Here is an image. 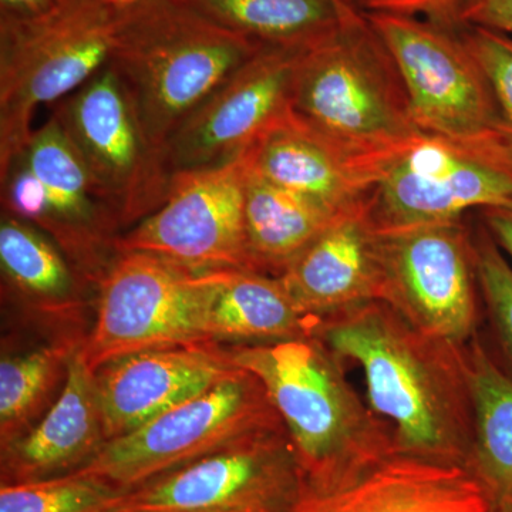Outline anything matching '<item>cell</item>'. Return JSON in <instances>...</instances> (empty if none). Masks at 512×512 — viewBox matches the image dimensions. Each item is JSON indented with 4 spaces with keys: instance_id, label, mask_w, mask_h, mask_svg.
<instances>
[{
    "instance_id": "cell-1",
    "label": "cell",
    "mask_w": 512,
    "mask_h": 512,
    "mask_svg": "<svg viewBox=\"0 0 512 512\" xmlns=\"http://www.w3.org/2000/svg\"><path fill=\"white\" fill-rule=\"evenodd\" d=\"M315 336L362 367L367 403L392 427L397 454L468 471L474 407L466 346L421 332L379 301L320 320Z\"/></svg>"
},
{
    "instance_id": "cell-2",
    "label": "cell",
    "mask_w": 512,
    "mask_h": 512,
    "mask_svg": "<svg viewBox=\"0 0 512 512\" xmlns=\"http://www.w3.org/2000/svg\"><path fill=\"white\" fill-rule=\"evenodd\" d=\"M234 365L264 384L281 417L306 487H350L396 456L392 427L363 402L345 362L315 335L266 345H222Z\"/></svg>"
},
{
    "instance_id": "cell-3",
    "label": "cell",
    "mask_w": 512,
    "mask_h": 512,
    "mask_svg": "<svg viewBox=\"0 0 512 512\" xmlns=\"http://www.w3.org/2000/svg\"><path fill=\"white\" fill-rule=\"evenodd\" d=\"M261 49L177 0H140L120 9L109 63L165 156L178 128Z\"/></svg>"
},
{
    "instance_id": "cell-4",
    "label": "cell",
    "mask_w": 512,
    "mask_h": 512,
    "mask_svg": "<svg viewBox=\"0 0 512 512\" xmlns=\"http://www.w3.org/2000/svg\"><path fill=\"white\" fill-rule=\"evenodd\" d=\"M291 114L320 136L362 151H392L426 134L414 126L402 79L366 15L303 50Z\"/></svg>"
},
{
    "instance_id": "cell-5",
    "label": "cell",
    "mask_w": 512,
    "mask_h": 512,
    "mask_svg": "<svg viewBox=\"0 0 512 512\" xmlns=\"http://www.w3.org/2000/svg\"><path fill=\"white\" fill-rule=\"evenodd\" d=\"M120 9L64 0L45 18L0 23V168L32 137L37 107L76 92L110 62Z\"/></svg>"
},
{
    "instance_id": "cell-6",
    "label": "cell",
    "mask_w": 512,
    "mask_h": 512,
    "mask_svg": "<svg viewBox=\"0 0 512 512\" xmlns=\"http://www.w3.org/2000/svg\"><path fill=\"white\" fill-rule=\"evenodd\" d=\"M366 18L399 72L414 126L512 170L494 94L466 42L413 16L372 12Z\"/></svg>"
},
{
    "instance_id": "cell-7",
    "label": "cell",
    "mask_w": 512,
    "mask_h": 512,
    "mask_svg": "<svg viewBox=\"0 0 512 512\" xmlns=\"http://www.w3.org/2000/svg\"><path fill=\"white\" fill-rule=\"evenodd\" d=\"M284 426L264 384L245 369L144 426L106 441L80 470L128 493L254 431Z\"/></svg>"
},
{
    "instance_id": "cell-8",
    "label": "cell",
    "mask_w": 512,
    "mask_h": 512,
    "mask_svg": "<svg viewBox=\"0 0 512 512\" xmlns=\"http://www.w3.org/2000/svg\"><path fill=\"white\" fill-rule=\"evenodd\" d=\"M52 116L82 158L120 234L164 204L173 174L113 64L53 104Z\"/></svg>"
},
{
    "instance_id": "cell-9",
    "label": "cell",
    "mask_w": 512,
    "mask_h": 512,
    "mask_svg": "<svg viewBox=\"0 0 512 512\" xmlns=\"http://www.w3.org/2000/svg\"><path fill=\"white\" fill-rule=\"evenodd\" d=\"M0 187L2 212L40 229L96 289L116 254L120 228L52 114L0 168Z\"/></svg>"
},
{
    "instance_id": "cell-10",
    "label": "cell",
    "mask_w": 512,
    "mask_h": 512,
    "mask_svg": "<svg viewBox=\"0 0 512 512\" xmlns=\"http://www.w3.org/2000/svg\"><path fill=\"white\" fill-rule=\"evenodd\" d=\"M205 343L204 274L146 252H116L96 286V319L80 348L90 369Z\"/></svg>"
},
{
    "instance_id": "cell-11",
    "label": "cell",
    "mask_w": 512,
    "mask_h": 512,
    "mask_svg": "<svg viewBox=\"0 0 512 512\" xmlns=\"http://www.w3.org/2000/svg\"><path fill=\"white\" fill-rule=\"evenodd\" d=\"M383 301L414 328L466 346L484 319L474 237L463 220L379 229Z\"/></svg>"
},
{
    "instance_id": "cell-12",
    "label": "cell",
    "mask_w": 512,
    "mask_h": 512,
    "mask_svg": "<svg viewBox=\"0 0 512 512\" xmlns=\"http://www.w3.org/2000/svg\"><path fill=\"white\" fill-rule=\"evenodd\" d=\"M305 493L298 454L278 426L128 491L119 512H295Z\"/></svg>"
},
{
    "instance_id": "cell-13",
    "label": "cell",
    "mask_w": 512,
    "mask_h": 512,
    "mask_svg": "<svg viewBox=\"0 0 512 512\" xmlns=\"http://www.w3.org/2000/svg\"><path fill=\"white\" fill-rule=\"evenodd\" d=\"M244 154L231 163L175 173L164 204L114 239L116 252H146L194 272L252 269L245 228Z\"/></svg>"
},
{
    "instance_id": "cell-14",
    "label": "cell",
    "mask_w": 512,
    "mask_h": 512,
    "mask_svg": "<svg viewBox=\"0 0 512 512\" xmlns=\"http://www.w3.org/2000/svg\"><path fill=\"white\" fill-rule=\"evenodd\" d=\"M512 204V170L480 151L421 136L387 168L369 198L377 228L463 220L471 210Z\"/></svg>"
},
{
    "instance_id": "cell-15",
    "label": "cell",
    "mask_w": 512,
    "mask_h": 512,
    "mask_svg": "<svg viewBox=\"0 0 512 512\" xmlns=\"http://www.w3.org/2000/svg\"><path fill=\"white\" fill-rule=\"evenodd\" d=\"M305 49L264 47L232 73L168 141L171 174L231 163L282 123Z\"/></svg>"
},
{
    "instance_id": "cell-16",
    "label": "cell",
    "mask_w": 512,
    "mask_h": 512,
    "mask_svg": "<svg viewBox=\"0 0 512 512\" xmlns=\"http://www.w3.org/2000/svg\"><path fill=\"white\" fill-rule=\"evenodd\" d=\"M404 148L356 150L320 136L289 114L259 138L244 158L252 173L345 214L369 200Z\"/></svg>"
},
{
    "instance_id": "cell-17",
    "label": "cell",
    "mask_w": 512,
    "mask_h": 512,
    "mask_svg": "<svg viewBox=\"0 0 512 512\" xmlns=\"http://www.w3.org/2000/svg\"><path fill=\"white\" fill-rule=\"evenodd\" d=\"M241 367L215 343L154 349L94 370L107 441L207 392Z\"/></svg>"
},
{
    "instance_id": "cell-18",
    "label": "cell",
    "mask_w": 512,
    "mask_h": 512,
    "mask_svg": "<svg viewBox=\"0 0 512 512\" xmlns=\"http://www.w3.org/2000/svg\"><path fill=\"white\" fill-rule=\"evenodd\" d=\"M279 278L301 311L319 323L356 306L382 302L379 228L369 200L340 215Z\"/></svg>"
},
{
    "instance_id": "cell-19",
    "label": "cell",
    "mask_w": 512,
    "mask_h": 512,
    "mask_svg": "<svg viewBox=\"0 0 512 512\" xmlns=\"http://www.w3.org/2000/svg\"><path fill=\"white\" fill-rule=\"evenodd\" d=\"M106 441L94 370L79 349L53 406L25 436L0 448V481L25 483L74 473Z\"/></svg>"
},
{
    "instance_id": "cell-20",
    "label": "cell",
    "mask_w": 512,
    "mask_h": 512,
    "mask_svg": "<svg viewBox=\"0 0 512 512\" xmlns=\"http://www.w3.org/2000/svg\"><path fill=\"white\" fill-rule=\"evenodd\" d=\"M480 485L464 468L390 457L365 478L332 493L308 490L295 512H488Z\"/></svg>"
},
{
    "instance_id": "cell-21",
    "label": "cell",
    "mask_w": 512,
    "mask_h": 512,
    "mask_svg": "<svg viewBox=\"0 0 512 512\" xmlns=\"http://www.w3.org/2000/svg\"><path fill=\"white\" fill-rule=\"evenodd\" d=\"M205 279V336L215 345H266L315 335L279 276L227 269Z\"/></svg>"
},
{
    "instance_id": "cell-22",
    "label": "cell",
    "mask_w": 512,
    "mask_h": 512,
    "mask_svg": "<svg viewBox=\"0 0 512 512\" xmlns=\"http://www.w3.org/2000/svg\"><path fill=\"white\" fill-rule=\"evenodd\" d=\"M0 268L3 295L37 316H76L84 293L93 288L52 239L6 212L0 221Z\"/></svg>"
},
{
    "instance_id": "cell-23",
    "label": "cell",
    "mask_w": 512,
    "mask_h": 512,
    "mask_svg": "<svg viewBox=\"0 0 512 512\" xmlns=\"http://www.w3.org/2000/svg\"><path fill=\"white\" fill-rule=\"evenodd\" d=\"M474 407L468 473L491 508L512 501V376L495 360L481 333L466 345Z\"/></svg>"
},
{
    "instance_id": "cell-24",
    "label": "cell",
    "mask_w": 512,
    "mask_h": 512,
    "mask_svg": "<svg viewBox=\"0 0 512 512\" xmlns=\"http://www.w3.org/2000/svg\"><path fill=\"white\" fill-rule=\"evenodd\" d=\"M340 215L343 214H336L318 202L265 180L252 173L247 165L245 228L255 272L272 276L284 274Z\"/></svg>"
},
{
    "instance_id": "cell-25",
    "label": "cell",
    "mask_w": 512,
    "mask_h": 512,
    "mask_svg": "<svg viewBox=\"0 0 512 512\" xmlns=\"http://www.w3.org/2000/svg\"><path fill=\"white\" fill-rule=\"evenodd\" d=\"M229 32L264 47H311L357 10L350 0H177Z\"/></svg>"
},
{
    "instance_id": "cell-26",
    "label": "cell",
    "mask_w": 512,
    "mask_h": 512,
    "mask_svg": "<svg viewBox=\"0 0 512 512\" xmlns=\"http://www.w3.org/2000/svg\"><path fill=\"white\" fill-rule=\"evenodd\" d=\"M83 338L63 336L0 362V448L25 436L62 393Z\"/></svg>"
},
{
    "instance_id": "cell-27",
    "label": "cell",
    "mask_w": 512,
    "mask_h": 512,
    "mask_svg": "<svg viewBox=\"0 0 512 512\" xmlns=\"http://www.w3.org/2000/svg\"><path fill=\"white\" fill-rule=\"evenodd\" d=\"M126 494L104 481L70 473L0 484V512H119Z\"/></svg>"
},
{
    "instance_id": "cell-28",
    "label": "cell",
    "mask_w": 512,
    "mask_h": 512,
    "mask_svg": "<svg viewBox=\"0 0 512 512\" xmlns=\"http://www.w3.org/2000/svg\"><path fill=\"white\" fill-rule=\"evenodd\" d=\"M478 284L484 319L490 329L488 349L512 376V265L487 229L474 237Z\"/></svg>"
},
{
    "instance_id": "cell-29",
    "label": "cell",
    "mask_w": 512,
    "mask_h": 512,
    "mask_svg": "<svg viewBox=\"0 0 512 512\" xmlns=\"http://www.w3.org/2000/svg\"><path fill=\"white\" fill-rule=\"evenodd\" d=\"M463 40L490 83L500 117L501 137L512 154V36L468 26Z\"/></svg>"
},
{
    "instance_id": "cell-30",
    "label": "cell",
    "mask_w": 512,
    "mask_h": 512,
    "mask_svg": "<svg viewBox=\"0 0 512 512\" xmlns=\"http://www.w3.org/2000/svg\"><path fill=\"white\" fill-rule=\"evenodd\" d=\"M372 12L396 13L413 18L457 20L464 0H362Z\"/></svg>"
},
{
    "instance_id": "cell-31",
    "label": "cell",
    "mask_w": 512,
    "mask_h": 512,
    "mask_svg": "<svg viewBox=\"0 0 512 512\" xmlns=\"http://www.w3.org/2000/svg\"><path fill=\"white\" fill-rule=\"evenodd\" d=\"M457 20L512 36V0H464Z\"/></svg>"
},
{
    "instance_id": "cell-32",
    "label": "cell",
    "mask_w": 512,
    "mask_h": 512,
    "mask_svg": "<svg viewBox=\"0 0 512 512\" xmlns=\"http://www.w3.org/2000/svg\"><path fill=\"white\" fill-rule=\"evenodd\" d=\"M64 0H0V23L42 19L62 6Z\"/></svg>"
},
{
    "instance_id": "cell-33",
    "label": "cell",
    "mask_w": 512,
    "mask_h": 512,
    "mask_svg": "<svg viewBox=\"0 0 512 512\" xmlns=\"http://www.w3.org/2000/svg\"><path fill=\"white\" fill-rule=\"evenodd\" d=\"M481 214H483L484 228L512 265V204L487 208L481 211Z\"/></svg>"
},
{
    "instance_id": "cell-34",
    "label": "cell",
    "mask_w": 512,
    "mask_h": 512,
    "mask_svg": "<svg viewBox=\"0 0 512 512\" xmlns=\"http://www.w3.org/2000/svg\"><path fill=\"white\" fill-rule=\"evenodd\" d=\"M109 5L114 6L117 9L128 8V6L136 5L140 0H104Z\"/></svg>"
},
{
    "instance_id": "cell-35",
    "label": "cell",
    "mask_w": 512,
    "mask_h": 512,
    "mask_svg": "<svg viewBox=\"0 0 512 512\" xmlns=\"http://www.w3.org/2000/svg\"><path fill=\"white\" fill-rule=\"evenodd\" d=\"M488 512H512V501L498 505V507L491 508Z\"/></svg>"
}]
</instances>
